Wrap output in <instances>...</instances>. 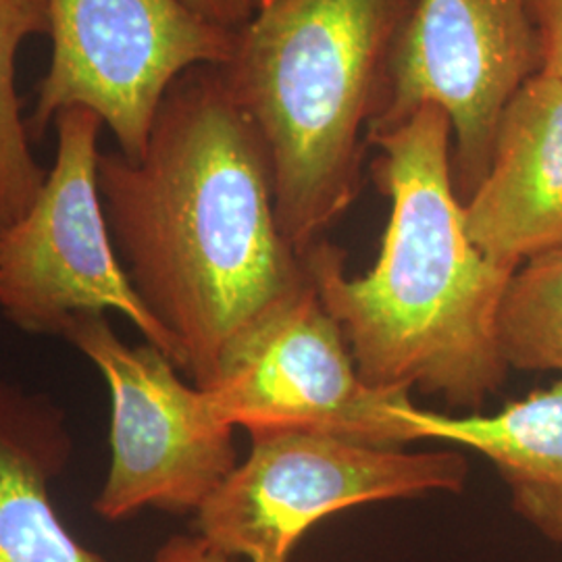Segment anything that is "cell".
<instances>
[{
	"label": "cell",
	"mask_w": 562,
	"mask_h": 562,
	"mask_svg": "<svg viewBox=\"0 0 562 562\" xmlns=\"http://www.w3.org/2000/svg\"><path fill=\"white\" fill-rule=\"evenodd\" d=\"M97 178L123 271L199 387L313 285L281 232L265 144L220 67L183 74L140 159L101 153Z\"/></svg>",
	"instance_id": "6da1fadb"
},
{
	"label": "cell",
	"mask_w": 562,
	"mask_h": 562,
	"mask_svg": "<svg viewBox=\"0 0 562 562\" xmlns=\"http://www.w3.org/2000/svg\"><path fill=\"white\" fill-rule=\"evenodd\" d=\"M375 181L390 202L380 257L359 278L327 240L304 262L323 306L340 325L362 380L419 390L477 413L508 380L498 344L506 288L519 267L471 240L452 176L446 113L423 104L401 125L369 136Z\"/></svg>",
	"instance_id": "7a4b0ae2"
},
{
	"label": "cell",
	"mask_w": 562,
	"mask_h": 562,
	"mask_svg": "<svg viewBox=\"0 0 562 562\" xmlns=\"http://www.w3.org/2000/svg\"><path fill=\"white\" fill-rule=\"evenodd\" d=\"M413 0H265L220 67L259 132L281 232L306 252L361 190Z\"/></svg>",
	"instance_id": "3957f363"
},
{
	"label": "cell",
	"mask_w": 562,
	"mask_h": 562,
	"mask_svg": "<svg viewBox=\"0 0 562 562\" xmlns=\"http://www.w3.org/2000/svg\"><path fill=\"white\" fill-rule=\"evenodd\" d=\"M461 452H406L315 431L250 434L246 461L194 513L196 536L223 557L290 562L306 531L355 506L459 494Z\"/></svg>",
	"instance_id": "277c9868"
},
{
	"label": "cell",
	"mask_w": 562,
	"mask_h": 562,
	"mask_svg": "<svg viewBox=\"0 0 562 562\" xmlns=\"http://www.w3.org/2000/svg\"><path fill=\"white\" fill-rule=\"evenodd\" d=\"M53 55L27 120L32 138L71 109L106 125L117 153L138 161L165 94L196 67H222L236 30L188 0H48Z\"/></svg>",
	"instance_id": "5b68a950"
},
{
	"label": "cell",
	"mask_w": 562,
	"mask_h": 562,
	"mask_svg": "<svg viewBox=\"0 0 562 562\" xmlns=\"http://www.w3.org/2000/svg\"><path fill=\"white\" fill-rule=\"evenodd\" d=\"M57 157L30 213L0 232V311L23 331L63 336L80 315L117 311L183 369L180 346L127 280L99 192L102 121L71 109L55 120Z\"/></svg>",
	"instance_id": "8992f818"
},
{
	"label": "cell",
	"mask_w": 562,
	"mask_h": 562,
	"mask_svg": "<svg viewBox=\"0 0 562 562\" xmlns=\"http://www.w3.org/2000/svg\"><path fill=\"white\" fill-rule=\"evenodd\" d=\"M63 338L101 371L111 392V464L94 510L104 521L144 508L196 513L238 464L236 427L211 394L183 382L157 346H127L106 313L76 317Z\"/></svg>",
	"instance_id": "52a82bcc"
},
{
	"label": "cell",
	"mask_w": 562,
	"mask_h": 562,
	"mask_svg": "<svg viewBox=\"0 0 562 562\" xmlns=\"http://www.w3.org/2000/svg\"><path fill=\"white\" fill-rule=\"evenodd\" d=\"M542 71L527 0H413L390 94L371 134L434 104L452 130V176L462 202L480 188L506 106ZM369 142V140H367Z\"/></svg>",
	"instance_id": "ba28073f"
},
{
	"label": "cell",
	"mask_w": 562,
	"mask_h": 562,
	"mask_svg": "<svg viewBox=\"0 0 562 562\" xmlns=\"http://www.w3.org/2000/svg\"><path fill=\"white\" fill-rule=\"evenodd\" d=\"M225 422L248 434L315 431L373 446L415 442L411 394L364 382L315 285L283 304L204 387Z\"/></svg>",
	"instance_id": "9c48e42d"
},
{
	"label": "cell",
	"mask_w": 562,
	"mask_h": 562,
	"mask_svg": "<svg viewBox=\"0 0 562 562\" xmlns=\"http://www.w3.org/2000/svg\"><path fill=\"white\" fill-rule=\"evenodd\" d=\"M469 236L519 267L562 248V81L536 74L504 111L490 169L464 202Z\"/></svg>",
	"instance_id": "30bf717a"
},
{
	"label": "cell",
	"mask_w": 562,
	"mask_h": 562,
	"mask_svg": "<svg viewBox=\"0 0 562 562\" xmlns=\"http://www.w3.org/2000/svg\"><path fill=\"white\" fill-rule=\"evenodd\" d=\"M402 419L415 442L440 440L492 462L508 487L513 510L562 548V378L492 415L454 417L411 402Z\"/></svg>",
	"instance_id": "8fae6325"
},
{
	"label": "cell",
	"mask_w": 562,
	"mask_h": 562,
	"mask_svg": "<svg viewBox=\"0 0 562 562\" xmlns=\"http://www.w3.org/2000/svg\"><path fill=\"white\" fill-rule=\"evenodd\" d=\"M71 450L60 406L0 383V562H109L69 533L50 501Z\"/></svg>",
	"instance_id": "7c38bea8"
},
{
	"label": "cell",
	"mask_w": 562,
	"mask_h": 562,
	"mask_svg": "<svg viewBox=\"0 0 562 562\" xmlns=\"http://www.w3.org/2000/svg\"><path fill=\"white\" fill-rule=\"evenodd\" d=\"M48 25V0H0V232L30 213L48 176L32 153L18 92L21 46Z\"/></svg>",
	"instance_id": "4fadbf2b"
},
{
	"label": "cell",
	"mask_w": 562,
	"mask_h": 562,
	"mask_svg": "<svg viewBox=\"0 0 562 562\" xmlns=\"http://www.w3.org/2000/svg\"><path fill=\"white\" fill-rule=\"evenodd\" d=\"M498 344L510 371L562 378V248L519 265L501 306Z\"/></svg>",
	"instance_id": "5bb4252c"
},
{
	"label": "cell",
	"mask_w": 562,
	"mask_h": 562,
	"mask_svg": "<svg viewBox=\"0 0 562 562\" xmlns=\"http://www.w3.org/2000/svg\"><path fill=\"white\" fill-rule=\"evenodd\" d=\"M527 9L540 42L542 71L562 81V0H527Z\"/></svg>",
	"instance_id": "9a60e30c"
},
{
	"label": "cell",
	"mask_w": 562,
	"mask_h": 562,
	"mask_svg": "<svg viewBox=\"0 0 562 562\" xmlns=\"http://www.w3.org/2000/svg\"><path fill=\"white\" fill-rule=\"evenodd\" d=\"M206 20L223 27L240 30L257 11V0H188Z\"/></svg>",
	"instance_id": "2e32d148"
},
{
	"label": "cell",
	"mask_w": 562,
	"mask_h": 562,
	"mask_svg": "<svg viewBox=\"0 0 562 562\" xmlns=\"http://www.w3.org/2000/svg\"><path fill=\"white\" fill-rule=\"evenodd\" d=\"M155 562H234L213 548H209L201 538L194 536H176L162 546Z\"/></svg>",
	"instance_id": "e0dca14e"
},
{
	"label": "cell",
	"mask_w": 562,
	"mask_h": 562,
	"mask_svg": "<svg viewBox=\"0 0 562 562\" xmlns=\"http://www.w3.org/2000/svg\"><path fill=\"white\" fill-rule=\"evenodd\" d=\"M262 2H265V0H257V4H262Z\"/></svg>",
	"instance_id": "ac0fdd59"
}]
</instances>
